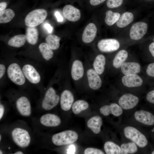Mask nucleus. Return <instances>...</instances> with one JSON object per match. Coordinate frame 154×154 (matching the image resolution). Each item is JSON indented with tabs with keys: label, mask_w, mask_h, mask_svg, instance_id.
<instances>
[{
	"label": "nucleus",
	"mask_w": 154,
	"mask_h": 154,
	"mask_svg": "<svg viewBox=\"0 0 154 154\" xmlns=\"http://www.w3.org/2000/svg\"><path fill=\"white\" fill-rule=\"evenodd\" d=\"M89 107V104L86 101L79 100L75 101L72 106V110L75 114L80 113L82 111L86 110Z\"/></svg>",
	"instance_id": "c756f323"
},
{
	"label": "nucleus",
	"mask_w": 154,
	"mask_h": 154,
	"mask_svg": "<svg viewBox=\"0 0 154 154\" xmlns=\"http://www.w3.org/2000/svg\"><path fill=\"white\" fill-rule=\"evenodd\" d=\"M7 6V4L5 2H3L0 3V11H2L4 10Z\"/></svg>",
	"instance_id": "a18cd8bd"
},
{
	"label": "nucleus",
	"mask_w": 154,
	"mask_h": 154,
	"mask_svg": "<svg viewBox=\"0 0 154 154\" xmlns=\"http://www.w3.org/2000/svg\"><path fill=\"white\" fill-rule=\"evenodd\" d=\"M133 19L134 15L132 13L128 12H125L120 16L116 22L117 25L120 28H124L131 23Z\"/></svg>",
	"instance_id": "b1692460"
},
{
	"label": "nucleus",
	"mask_w": 154,
	"mask_h": 154,
	"mask_svg": "<svg viewBox=\"0 0 154 154\" xmlns=\"http://www.w3.org/2000/svg\"><path fill=\"white\" fill-rule=\"evenodd\" d=\"M153 131H154V127L153 128Z\"/></svg>",
	"instance_id": "3c124183"
},
{
	"label": "nucleus",
	"mask_w": 154,
	"mask_h": 154,
	"mask_svg": "<svg viewBox=\"0 0 154 154\" xmlns=\"http://www.w3.org/2000/svg\"><path fill=\"white\" fill-rule=\"evenodd\" d=\"M99 50L103 52H111L117 50L120 46L119 42L114 38L102 39L98 43Z\"/></svg>",
	"instance_id": "6e6552de"
},
{
	"label": "nucleus",
	"mask_w": 154,
	"mask_h": 154,
	"mask_svg": "<svg viewBox=\"0 0 154 154\" xmlns=\"http://www.w3.org/2000/svg\"></svg>",
	"instance_id": "603ef678"
},
{
	"label": "nucleus",
	"mask_w": 154,
	"mask_h": 154,
	"mask_svg": "<svg viewBox=\"0 0 154 154\" xmlns=\"http://www.w3.org/2000/svg\"><path fill=\"white\" fill-rule=\"evenodd\" d=\"M0 154H3L2 152V151L1 150H0Z\"/></svg>",
	"instance_id": "de8ad7c7"
},
{
	"label": "nucleus",
	"mask_w": 154,
	"mask_h": 154,
	"mask_svg": "<svg viewBox=\"0 0 154 154\" xmlns=\"http://www.w3.org/2000/svg\"><path fill=\"white\" fill-rule=\"evenodd\" d=\"M146 99L148 102L154 104V90L148 92L146 96Z\"/></svg>",
	"instance_id": "4c0bfd02"
},
{
	"label": "nucleus",
	"mask_w": 154,
	"mask_h": 154,
	"mask_svg": "<svg viewBox=\"0 0 154 154\" xmlns=\"http://www.w3.org/2000/svg\"><path fill=\"white\" fill-rule=\"evenodd\" d=\"M106 0H90V4L92 5H98L104 2Z\"/></svg>",
	"instance_id": "58836bf2"
},
{
	"label": "nucleus",
	"mask_w": 154,
	"mask_h": 154,
	"mask_svg": "<svg viewBox=\"0 0 154 154\" xmlns=\"http://www.w3.org/2000/svg\"><path fill=\"white\" fill-rule=\"evenodd\" d=\"M54 15L58 22H61L63 21V18L59 12L56 11Z\"/></svg>",
	"instance_id": "a19ab883"
},
{
	"label": "nucleus",
	"mask_w": 154,
	"mask_h": 154,
	"mask_svg": "<svg viewBox=\"0 0 154 154\" xmlns=\"http://www.w3.org/2000/svg\"><path fill=\"white\" fill-rule=\"evenodd\" d=\"M13 140L19 147L25 148L28 147L31 142V137L28 132L26 129L16 128L11 132Z\"/></svg>",
	"instance_id": "20e7f679"
},
{
	"label": "nucleus",
	"mask_w": 154,
	"mask_h": 154,
	"mask_svg": "<svg viewBox=\"0 0 154 154\" xmlns=\"http://www.w3.org/2000/svg\"><path fill=\"white\" fill-rule=\"evenodd\" d=\"M27 40L28 42L32 45H35L37 42L38 33L35 27H28L26 30Z\"/></svg>",
	"instance_id": "a878e982"
},
{
	"label": "nucleus",
	"mask_w": 154,
	"mask_h": 154,
	"mask_svg": "<svg viewBox=\"0 0 154 154\" xmlns=\"http://www.w3.org/2000/svg\"><path fill=\"white\" fill-rule=\"evenodd\" d=\"M38 47L43 57L45 60L48 61L52 58L53 52L46 43H41Z\"/></svg>",
	"instance_id": "c85d7f7f"
},
{
	"label": "nucleus",
	"mask_w": 154,
	"mask_h": 154,
	"mask_svg": "<svg viewBox=\"0 0 154 154\" xmlns=\"http://www.w3.org/2000/svg\"><path fill=\"white\" fill-rule=\"evenodd\" d=\"M44 27L47 30L48 33H52L53 28L50 24L47 23H45L44 25Z\"/></svg>",
	"instance_id": "79ce46f5"
},
{
	"label": "nucleus",
	"mask_w": 154,
	"mask_h": 154,
	"mask_svg": "<svg viewBox=\"0 0 154 154\" xmlns=\"http://www.w3.org/2000/svg\"><path fill=\"white\" fill-rule=\"evenodd\" d=\"M6 71V68L3 64H0V78H1L4 75Z\"/></svg>",
	"instance_id": "ea45409f"
},
{
	"label": "nucleus",
	"mask_w": 154,
	"mask_h": 154,
	"mask_svg": "<svg viewBox=\"0 0 154 154\" xmlns=\"http://www.w3.org/2000/svg\"><path fill=\"white\" fill-rule=\"evenodd\" d=\"M106 64V58L104 55L100 54L95 58L93 64L94 70L99 75L104 72Z\"/></svg>",
	"instance_id": "5701e85b"
},
{
	"label": "nucleus",
	"mask_w": 154,
	"mask_h": 154,
	"mask_svg": "<svg viewBox=\"0 0 154 154\" xmlns=\"http://www.w3.org/2000/svg\"><path fill=\"white\" fill-rule=\"evenodd\" d=\"M27 40L26 36L23 35H15L11 38L8 42L9 45L19 48L24 45Z\"/></svg>",
	"instance_id": "bb28decb"
},
{
	"label": "nucleus",
	"mask_w": 154,
	"mask_h": 154,
	"mask_svg": "<svg viewBox=\"0 0 154 154\" xmlns=\"http://www.w3.org/2000/svg\"><path fill=\"white\" fill-rule=\"evenodd\" d=\"M41 123L43 125L49 127H56L61 123L60 117L54 114H47L42 116L40 119Z\"/></svg>",
	"instance_id": "a211bd4d"
},
{
	"label": "nucleus",
	"mask_w": 154,
	"mask_h": 154,
	"mask_svg": "<svg viewBox=\"0 0 154 154\" xmlns=\"http://www.w3.org/2000/svg\"><path fill=\"white\" fill-rule=\"evenodd\" d=\"M123 0H108L106 2L107 7L110 8H115L120 6Z\"/></svg>",
	"instance_id": "f704fd0d"
},
{
	"label": "nucleus",
	"mask_w": 154,
	"mask_h": 154,
	"mask_svg": "<svg viewBox=\"0 0 154 154\" xmlns=\"http://www.w3.org/2000/svg\"><path fill=\"white\" fill-rule=\"evenodd\" d=\"M121 80L123 85L129 88L139 87L143 83L142 79L136 74L125 75L122 77Z\"/></svg>",
	"instance_id": "2eb2a0df"
},
{
	"label": "nucleus",
	"mask_w": 154,
	"mask_h": 154,
	"mask_svg": "<svg viewBox=\"0 0 154 154\" xmlns=\"http://www.w3.org/2000/svg\"><path fill=\"white\" fill-rule=\"evenodd\" d=\"M121 154H133L137 150V145L134 142L123 143L121 145Z\"/></svg>",
	"instance_id": "2f4dec72"
},
{
	"label": "nucleus",
	"mask_w": 154,
	"mask_h": 154,
	"mask_svg": "<svg viewBox=\"0 0 154 154\" xmlns=\"http://www.w3.org/2000/svg\"><path fill=\"white\" fill-rule=\"evenodd\" d=\"M78 138V135L76 132L67 130L54 135L52 137V140L54 144L60 146L72 143Z\"/></svg>",
	"instance_id": "f257e3e1"
},
{
	"label": "nucleus",
	"mask_w": 154,
	"mask_h": 154,
	"mask_svg": "<svg viewBox=\"0 0 154 154\" xmlns=\"http://www.w3.org/2000/svg\"><path fill=\"white\" fill-rule=\"evenodd\" d=\"M106 15L105 22L107 25L109 26H112L117 22L120 16L119 13L113 12L111 10L108 11L106 12Z\"/></svg>",
	"instance_id": "7c9ffc66"
},
{
	"label": "nucleus",
	"mask_w": 154,
	"mask_h": 154,
	"mask_svg": "<svg viewBox=\"0 0 154 154\" xmlns=\"http://www.w3.org/2000/svg\"><path fill=\"white\" fill-rule=\"evenodd\" d=\"M84 73V69L82 62L79 60H74L72 64L71 75L72 78L77 80L82 77Z\"/></svg>",
	"instance_id": "412c9836"
},
{
	"label": "nucleus",
	"mask_w": 154,
	"mask_h": 154,
	"mask_svg": "<svg viewBox=\"0 0 154 154\" xmlns=\"http://www.w3.org/2000/svg\"><path fill=\"white\" fill-rule=\"evenodd\" d=\"M102 124L101 117L99 116H93L90 118L87 122V126L94 133L98 134L101 131Z\"/></svg>",
	"instance_id": "4be33fe9"
},
{
	"label": "nucleus",
	"mask_w": 154,
	"mask_h": 154,
	"mask_svg": "<svg viewBox=\"0 0 154 154\" xmlns=\"http://www.w3.org/2000/svg\"><path fill=\"white\" fill-rule=\"evenodd\" d=\"M149 48L151 55L154 57V42L151 43L149 45Z\"/></svg>",
	"instance_id": "37998d69"
},
{
	"label": "nucleus",
	"mask_w": 154,
	"mask_h": 154,
	"mask_svg": "<svg viewBox=\"0 0 154 154\" xmlns=\"http://www.w3.org/2000/svg\"><path fill=\"white\" fill-rule=\"evenodd\" d=\"M4 112V107L2 104L0 105V119L2 118Z\"/></svg>",
	"instance_id": "c03bdc74"
},
{
	"label": "nucleus",
	"mask_w": 154,
	"mask_h": 154,
	"mask_svg": "<svg viewBox=\"0 0 154 154\" xmlns=\"http://www.w3.org/2000/svg\"><path fill=\"white\" fill-rule=\"evenodd\" d=\"M146 72L148 76L154 77V63H150L148 65Z\"/></svg>",
	"instance_id": "e433bc0d"
},
{
	"label": "nucleus",
	"mask_w": 154,
	"mask_h": 154,
	"mask_svg": "<svg viewBox=\"0 0 154 154\" xmlns=\"http://www.w3.org/2000/svg\"><path fill=\"white\" fill-rule=\"evenodd\" d=\"M97 32V28L93 23L88 24L85 28L82 35L83 41L86 43L91 42L94 39Z\"/></svg>",
	"instance_id": "6ab92c4d"
},
{
	"label": "nucleus",
	"mask_w": 154,
	"mask_h": 154,
	"mask_svg": "<svg viewBox=\"0 0 154 154\" xmlns=\"http://www.w3.org/2000/svg\"><path fill=\"white\" fill-rule=\"evenodd\" d=\"M134 117L137 121L144 125L151 126L154 124V115L149 111L143 110L136 111Z\"/></svg>",
	"instance_id": "9b49d317"
},
{
	"label": "nucleus",
	"mask_w": 154,
	"mask_h": 154,
	"mask_svg": "<svg viewBox=\"0 0 154 154\" xmlns=\"http://www.w3.org/2000/svg\"><path fill=\"white\" fill-rule=\"evenodd\" d=\"M141 68L140 65L134 62H124L121 66V71L125 75L137 74L140 72Z\"/></svg>",
	"instance_id": "aec40b11"
},
{
	"label": "nucleus",
	"mask_w": 154,
	"mask_h": 154,
	"mask_svg": "<svg viewBox=\"0 0 154 154\" xmlns=\"http://www.w3.org/2000/svg\"><path fill=\"white\" fill-rule=\"evenodd\" d=\"M22 70L25 77L30 82L37 84L40 82V76L32 65L28 64H25L23 66Z\"/></svg>",
	"instance_id": "9d476101"
},
{
	"label": "nucleus",
	"mask_w": 154,
	"mask_h": 154,
	"mask_svg": "<svg viewBox=\"0 0 154 154\" xmlns=\"http://www.w3.org/2000/svg\"><path fill=\"white\" fill-rule=\"evenodd\" d=\"M63 14L66 19L72 22L77 21L81 17L80 10L70 5H66L64 7Z\"/></svg>",
	"instance_id": "ddd939ff"
},
{
	"label": "nucleus",
	"mask_w": 154,
	"mask_h": 154,
	"mask_svg": "<svg viewBox=\"0 0 154 154\" xmlns=\"http://www.w3.org/2000/svg\"><path fill=\"white\" fill-rule=\"evenodd\" d=\"M99 75L94 70L92 69H89L87 71L89 85L92 89L98 90L102 86V81Z\"/></svg>",
	"instance_id": "4468645a"
},
{
	"label": "nucleus",
	"mask_w": 154,
	"mask_h": 154,
	"mask_svg": "<svg viewBox=\"0 0 154 154\" xmlns=\"http://www.w3.org/2000/svg\"><path fill=\"white\" fill-rule=\"evenodd\" d=\"M128 56V52L126 50H122L119 51L113 59V65L114 67L116 68H120L125 62Z\"/></svg>",
	"instance_id": "393cba45"
},
{
	"label": "nucleus",
	"mask_w": 154,
	"mask_h": 154,
	"mask_svg": "<svg viewBox=\"0 0 154 154\" xmlns=\"http://www.w3.org/2000/svg\"><path fill=\"white\" fill-rule=\"evenodd\" d=\"M104 148L107 154H121L120 147L112 141L106 142L104 144Z\"/></svg>",
	"instance_id": "cd10ccee"
},
{
	"label": "nucleus",
	"mask_w": 154,
	"mask_h": 154,
	"mask_svg": "<svg viewBox=\"0 0 154 154\" xmlns=\"http://www.w3.org/2000/svg\"><path fill=\"white\" fill-rule=\"evenodd\" d=\"M85 154H104V153L101 150L92 147L86 148L84 151Z\"/></svg>",
	"instance_id": "c9c22d12"
},
{
	"label": "nucleus",
	"mask_w": 154,
	"mask_h": 154,
	"mask_svg": "<svg viewBox=\"0 0 154 154\" xmlns=\"http://www.w3.org/2000/svg\"><path fill=\"white\" fill-rule=\"evenodd\" d=\"M125 136L131 140L141 148L146 147L148 141L145 135L135 128L130 126L125 127L124 129Z\"/></svg>",
	"instance_id": "f03ea898"
},
{
	"label": "nucleus",
	"mask_w": 154,
	"mask_h": 154,
	"mask_svg": "<svg viewBox=\"0 0 154 154\" xmlns=\"http://www.w3.org/2000/svg\"><path fill=\"white\" fill-rule=\"evenodd\" d=\"M23 152L21 151H18L14 153L15 154H23Z\"/></svg>",
	"instance_id": "49530a36"
},
{
	"label": "nucleus",
	"mask_w": 154,
	"mask_h": 154,
	"mask_svg": "<svg viewBox=\"0 0 154 154\" xmlns=\"http://www.w3.org/2000/svg\"><path fill=\"white\" fill-rule=\"evenodd\" d=\"M14 12L12 10L7 9L0 12V23H6L9 22L15 16Z\"/></svg>",
	"instance_id": "72a5a7b5"
},
{
	"label": "nucleus",
	"mask_w": 154,
	"mask_h": 154,
	"mask_svg": "<svg viewBox=\"0 0 154 154\" xmlns=\"http://www.w3.org/2000/svg\"><path fill=\"white\" fill-rule=\"evenodd\" d=\"M153 40H154V38L153 39Z\"/></svg>",
	"instance_id": "864d4df0"
},
{
	"label": "nucleus",
	"mask_w": 154,
	"mask_h": 154,
	"mask_svg": "<svg viewBox=\"0 0 154 154\" xmlns=\"http://www.w3.org/2000/svg\"><path fill=\"white\" fill-rule=\"evenodd\" d=\"M152 154H154V151H153L151 153Z\"/></svg>",
	"instance_id": "09e8293b"
},
{
	"label": "nucleus",
	"mask_w": 154,
	"mask_h": 154,
	"mask_svg": "<svg viewBox=\"0 0 154 154\" xmlns=\"http://www.w3.org/2000/svg\"><path fill=\"white\" fill-rule=\"evenodd\" d=\"M148 25L144 22H138L131 26L129 32V36L132 40H138L142 38L146 33Z\"/></svg>",
	"instance_id": "0eeeda50"
},
{
	"label": "nucleus",
	"mask_w": 154,
	"mask_h": 154,
	"mask_svg": "<svg viewBox=\"0 0 154 154\" xmlns=\"http://www.w3.org/2000/svg\"><path fill=\"white\" fill-rule=\"evenodd\" d=\"M101 113L105 116L112 114L116 116H118L123 113L122 108L118 104L115 103L110 105H106L102 107L100 110Z\"/></svg>",
	"instance_id": "f3484780"
},
{
	"label": "nucleus",
	"mask_w": 154,
	"mask_h": 154,
	"mask_svg": "<svg viewBox=\"0 0 154 154\" xmlns=\"http://www.w3.org/2000/svg\"><path fill=\"white\" fill-rule=\"evenodd\" d=\"M139 101L137 96L131 94L127 93L120 97L118 104L122 109L128 110L135 108L138 103Z\"/></svg>",
	"instance_id": "1a4fd4ad"
},
{
	"label": "nucleus",
	"mask_w": 154,
	"mask_h": 154,
	"mask_svg": "<svg viewBox=\"0 0 154 154\" xmlns=\"http://www.w3.org/2000/svg\"><path fill=\"white\" fill-rule=\"evenodd\" d=\"M74 101V96L70 91L65 90L62 92L60 98V105L63 110H69L72 106Z\"/></svg>",
	"instance_id": "dca6fc26"
},
{
	"label": "nucleus",
	"mask_w": 154,
	"mask_h": 154,
	"mask_svg": "<svg viewBox=\"0 0 154 154\" xmlns=\"http://www.w3.org/2000/svg\"><path fill=\"white\" fill-rule=\"evenodd\" d=\"M17 110L22 116L28 117L31 114V104L28 98L24 96L19 98L16 102Z\"/></svg>",
	"instance_id": "f8f14e48"
},
{
	"label": "nucleus",
	"mask_w": 154,
	"mask_h": 154,
	"mask_svg": "<svg viewBox=\"0 0 154 154\" xmlns=\"http://www.w3.org/2000/svg\"><path fill=\"white\" fill-rule=\"evenodd\" d=\"M59 96L53 88L50 87L46 92L42 103V107L46 110H51L58 104Z\"/></svg>",
	"instance_id": "423d86ee"
},
{
	"label": "nucleus",
	"mask_w": 154,
	"mask_h": 154,
	"mask_svg": "<svg viewBox=\"0 0 154 154\" xmlns=\"http://www.w3.org/2000/svg\"><path fill=\"white\" fill-rule=\"evenodd\" d=\"M1 135H0V141L1 140Z\"/></svg>",
	"instance_id": "8fccbe9b"
},
{
	"label": "nucleus",
	"mask_w": 154,
	"mask_h": 154,
	"mask_svg": "<svg viewBox=\"0 0 154 154\" xmlns=\"http://www.w3.org/2000/svg\"><path fill=\"white\" fill-rule=\"evenodd\" d=\"M47 12L44 9H38L30 12L25 19V25L30 27H35L42 23L46 18Z\"/></svg>",
	"instance_id": "7ed1b4c3"
},
{
	"label": "nucleus",
	"mask_w": 154,
	"mask_h": 154,
	"mask_svg": "<svg viewBox=\"0 0 154 154\" xmlns=\"http://www.w3.org/2000/svg\"><path fill=\"white\" fill-rule=\"evenodd\" d=\"M7 75L10 80L14 84L22 85L25 82V77L21 67L18 64L13 63L8 67Z\"/></svg>",
	"instance_id": "39448f33"
},
{
	"label": "nucleus",
	"mask_w": 154,
	"mask_h": 154,
	"mask_svg": "<svg viewBox=\"0 0 154 154\" xmlns=\"http://www.w3.org/2000/svg\"><path fill=\"white\" fill-rule=\"evenodd\" d=\"M60 38L54 35L48 36L46 38V43L52 50L57 49L60 46Z\"/></svg>",
	"instance_id": "473e14b6"
}]
</instances>
